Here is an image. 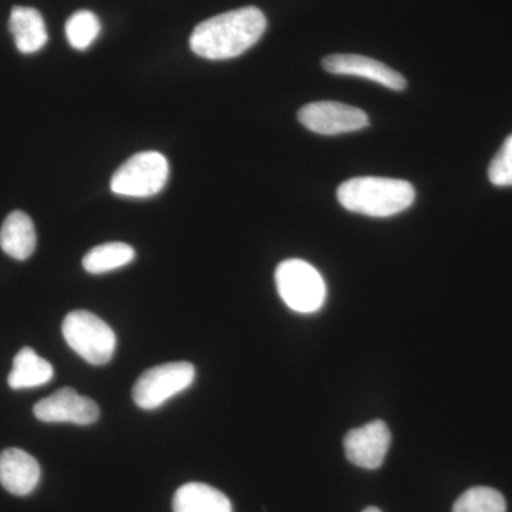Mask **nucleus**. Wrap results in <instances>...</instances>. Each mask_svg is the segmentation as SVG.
Returning <instances> with one entry per match:
<instances>
[{
  "mask_svg": "<svg viewBox=\"0 0 512 512\" xmlns=\"http://www.w3.org/2000/svg\"><path fill=\"white\" fill-rule=\"evenodd\" d=\"M265 30L262 10L247 6L201 22L192 32L190 46L195 55L204 59H234L251 49Z\"/></svg>",
  "mask_w": 512,
  "mask_h": 512,
  "instance_id": "1",
  "label": "nucleus"
},
{
  "mask_svg": "<svg viewBox=\"0 0 512 512\" xmlns=\"http://www.w3.org/2000/svg\"><path fill=\"white\" fill-rule=\"evenodd\" d=\"M343 208L367 217L386 218L412 207L416 191L409 181L383 177L350 178L338 188Z\"/></svg>",
  "mask_w": 512,
  "mask_h": 512,
  "instance_id": "2",
  "label": "nucleus"
},
{
  "mask_svg": "<svg viewBox=\"0 0 512 512\" xmlns=\"http://www.w3.org/2000/svg\"><path fill=\"white\" fill-rule=\"evenodd\" d=\"M62 332L67 345L90 365H106L116 352L114 330L92 312H70L63 320Z\"/></svg>",
  "mask_w": 512,
  "mask_h": 512,
  "instance_id": "3",
  "label": "nucleus"
},
{
  "mask_svg": "<svg viewBox=\"0 0 512 512\" xmlns=\"http://www.w3.org/2000/svg\"><path fill=\"white\" fill-rule=\"evenodd\" d=\"M276 288L282 301L298 313H315L326 301V285L315 266L288 259L276 268Z\"/></svg>",
  "mask_w": 512,
  "mask_h": 512,
  "instance_id": "4",
  "label": "nucleus"
},
{
  "mask_svg": "<svg viewBox=\"0 0 512 512\" xmlns=\"http://www.w3.org/2000/svg\"><path fill=\"white\" fill-rule=\"evenodd\" d=\"M170 165L158 151H146L128 158L111 177V191L131 198L157 195L167 184Z\"/></svg>",
  "mask_w": 512,
  "mask_h": 512,
  "instance_id": "5",
  "label": "nucleus"
},
{
  "mask_svg": "<svg viewBox=\"0 0 512 512\" xmlns=\"http://www.w3.org/2000/svg\"><path fill=\"white\" fill-rule=\"evenodd\" d=\"M195 369L188 362L164 363L146 370L133 389V400L140 409L154 410L163 406L194 383Z\"/></svg>",
  "mask_w": 512,
  "mask_h": 512,
  "instance_id": "6",
  "label": "nucleus"
},
{
  "mask_svg": "<svg viewBox=\"0 0 512 512\" xmlns=\"http://www.w3.org/2000/svg\"><path fill=\"white\" fill-rule=\"evenodd\" d=\"M302 126L322 136L353 133L369 126L365 111L338 101H318L302 107L298 113Z\"/></svg>",
  "mask_w": 512,
  "mask_h": 512,
  "instance_id": "7",
  "label": "nucleus"
},
{
  "mask_svg": "<svg viewBox=\"0 0 512 512\" xmlns=\"http://www.w3.org/2000/svg\"><path fill=\"white\" fill-rule=\"evenodd\" d=\"M36 419L45 423H73L89 426L100 417L97 403L90 397L80 396L73 387H63L52 396L40 400L33 409Z\"/></svg>",
  "mask_w": 512,
  "mask_h": 512,
  "instance_id": "8",
  "label": "nucleus"
},
{
  "mask_svg": "<svg viewBox=\"0 0 512 512\" xmlns=\"http://www.w3.org/2000/svg\"><path fill=\"white\" fill-rule=\"evenodd\" d=\"M392 434L382 420L370 421L346 434L343 447L350 463L366 470L382 466L389 451Z\"/></svg>",
  "mask_w": 512,
  "mask_h": 512,
  "instance_id": "9",
  "label": "nucleus"
},
{
  "mask_svg": "<svg viewBox=\"0 0 512 512\" xmlns=\"http://www.w3.org/2000/svg\"><path fill=\"white\" fill-rule=\"evenodd\" d=\"M323 69L330 74H339V76H357L363 79L372 80L387 87V89L400 90L406 89L407 82L402 74L389 66L375 59L360 55H330L326 56L322 62Z\"/></svg>",
  "mask_w": 512,
  "mask_h": 512,
  "instance_id": "10",
  "label": "nucleus"
},
{
  "mask_svg": "<svg viewBox=\"0 0 512 512\" xmlns=\"http://www.w3.org/2000/svg\"><path fill=\"white\" fill-rule=\"evenodd\" d=\"M39 463L20 448H8L0 454V484L13 495H29L40 481Z\"/></svg>",
  "mask_w": 512,
  "mask_h": 512,
  "instance_id": "11",
  "label": "nucleus"
},
{
  "mask_svg": "<svg viewBox=\"0 0 512 512\" xmlns=\"http://www.w3.org/2000/svg\"><path fill=\"white\" fill-rule=\"evenodd\" d=\"M9 29L15 37L16 47L23 55H33L46 46L47 30L39 10L15 6L10 13Z\"/></svg>",
  "mask_w": 512,
  "mask_h": 512,
  "instance_id": "12",
  "label": "nucleus"
},
{
  "mask_svg": "<svg viewBox=\"0 0 512 512\" xmlns=\"http://www.w3.org/2000/svg\"><path fill=\"white\" fill-rule=\"evenodd\" d=\"M0 248L18 261L30 258L36 249L33 221L22 211L10 212L0 229Z\"/></svg>",
  "mask_w": 512,
  "mask_h": 512,
  "instance_id": "13",
  "label": "nucleus"
},
{
  "mask_svg": "<svg viewBox=\"0 0 512 512\" xmlns=\"http://www.w3.org/2000/svg\"><path fill=\"white\" fill-rule=\"evenodd\" d=\"M174 512H232L227 495L208 484L188 483L178 488Z\"/></svg>",
  "mask_w": 512,
  "mask_h": 512,
  "instance_id": "14",
  "label": "nucleus"
},
{
  "mask_svg": "<svg viewBox=\"0 0 512 512\" xmlns=\"http://www.w3.org/2000/svg\"><path fill=\"white\" fill-rule=\"evenodd\" d=\"M53 373L55 370L47 360L37 356L32 348H23L13 359L8 383L15 390L32 389L49 383L53 379Z\"/></svg>",
  "mask_w": 512,
  "mask_h": 512,
  "instance_id": "15",
  "label": "nucleus"
},
{
  "mask_svg": "<svg viewBox=\"0 0 512 512\" xmlns=\"http://www.w3.org/2000/svg\"><path fill=\"white\" fill-rule=\"evenodd\" d=\"M136 251L124 242H109L90 249L83 258V268L89 274L99 275L123 268L133 262Z\"/></svg>",
  "mask_w": 512,
  "mask_h": 512,
  "instance_id": "16",
  "label": "nucleus"
},
{
  "mask_svg": "<svg viewBox=\"0 0 512 512\" xmlns=\"http://www.w3.org/2000/svg\"><path fill=\"white\" fill-rule=\"evenodd\" d=\"M100 20L90 10H79L66 23V37L76 50H86L100 35Z\"/></svg>",
  "mask_w": 512,
  "mask_h": 512,
  "instance_id": "17",
  "label": "nucleus"
},
{
  "mask_svg": "<svg viewBox=\"0 0 512 512\" xmlns=\"http://www.w3.org/2000/svg\"><path fill=\"white\" fill-rule=\"evenodd\" d=\"M453 512H507V504L494 488L474 487L458 498Z\"/></svg>",
  "mask_w": 512,
  "mask_h": 512,
  "instance_id": "18",
  "label": "nucleus"
},
{
  "mask_svg": "<svg viewBox=\"0 0 512 512\" xmlns=\"http://www.w3.org/2000/svg\"><path fill=\"white\" fill-rule=\"evenodd\" d=\"M488 178L497 187L512 185V134L504 141L503 147L488 167Z\"/></svg>",
  "mask_w": 512,
  "mask_h": 512,
  "instance_id": "19",
  "label": "nucleus"
},
{
  "mask_svg": "<svg viewBox=\"0 0 512 512\" xmlns=\"http://www.w3.org/2000/svg\"><path fill=\"white\" fill-rule=\"evenodd\" d=\"M363 512H382V511H380L379 508H376V507H369V508H366V510Z\"/></svg>",
  "mask_w": 512,
  "mask_h": 512,
  "instance_id": "20",
  "label": "nucleus"
}]
</instances>
